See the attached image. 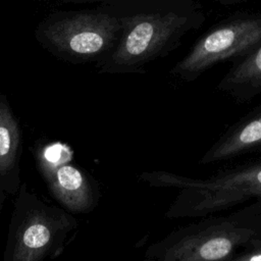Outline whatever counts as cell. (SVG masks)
I'll return each instance as SVG.
<instances>
[{
  "instance_id": "8",
  "label": "cell",
  "mask_w": 261,
  "mask_h": 261,
  "mask_svg": "<svg viewBox=\"0 0 261 261\" xmlns=\"http://www.w3.org/2000/svg\"><path fill=\"white\" fill-rule=\"evenodd\" d=\"M22 130L5 95L0 94V210L21 186Z\"/></svg>"
},
{
  "instance_id": "12",
  "label": "cell",
  "mask_w": 261,
  "mask_h": 261,
  "mask_svg": "<svg viewBox=\"0 0 261 261\" xmlns=\"http://www.w3.org/2000/svg\"><path fill=\"white\" fill-rule=\"evenodd\" d=\"M210 1L218 2L221 4H236V3H241V2L248 1V0H210Z\"/></svg>"
},
{
  "instance_id": "6",
  "label": "cell",
  "mask_w": 261,
  "mask_h": 261,
  "mask_svg": "<svg viewBox=\"0 0 261 261\" xmlns=\"http://www.w3.org/2000/svg\"><path fill=\"white\" fill-rule=\"evenodd\" d=\"M36 168L50 195L70 213H88L100 200L96 180L72 162L70 148L60 142L38 143L33 149Z\"/></svg>"
},
{
  "instance_id": "10",
  "label": "cell",
  "mask_w": 261,
  "mask_h": 261,
  "mask_svg": "<svg viewBox=\"0 0 261 261\" xmlns=\"http://www.w3.org/2000/svg\"><path fill=\"white\" fill-rule=\"evenodd\" d=\"M238 103H247L261 95V45L238 59L217 85Z\"/></svg>"
},
{
  "instance_id": "3",
  "label": "cell",
  "mask_w": 261,
  "mask_h": 261,
  "mask_svg": "<svg viewBox=\"0 0 261 261\" xmlns=\"http://www.w3.org/2000/svg\"><path fill=\"white\" fill-rule=\"evenodd\" d=\"M79 227L77 219L22 182L8 222L3 261H45L58 257Z\"/></svg>"
},
{
  "instance_id": "11",
  "label": "cell",
  "mask_w": 261,
  "mask_h": 261,
  "mask_svg": "<svg viewBox=\"0 0 261 261\" xmlns=\"http://www.w3.org/2000/svg\"><path fill=\"white\" fill-rule=\"evenodd\" d=\"M226 261H261V237L241 249Z\"/></svg>"
},
{
  "instance_id": "5",
  "label": "cell",
  "mask_w": 261,
  "mask_h": 261,
  "mask_svg": "<svg viewBox=\"0 0 261 261\" xmlns=\"http://www.w3.org/2000/svg\"><path fill=\"white\" fill-rule=\"evenodd\" d=\"M261 45V14H245L213 27L171 69L192 82L219 62L241 58Z\"/></svg>"
},
{
  "instance_id": "4",
  "label": "cell",
  "mask_w": 261,
  "mask_h": 261,
  "mask_svg": "<svg viewBox=\"0 0 261 261\" xmlns=\"http://www.w3.org/2000/svg\"><path fill=\"white\" fill-rule=\"evenodd\" d=\"M205 20L196 0H182L175 8L130 18L128 30L111 58L112 65L135 66L172 50L181 38Z\"/></svg>"
},
{
  "instance_id": "9",
  "label": "cell",
  "mask_w": 261,
  "mask_h": 261,
  "mask_svg": "<svg viewBox=\"0 0 261 261\" xmlns=\"http://www.w3.org/2000/svg\"><path fill=\"white\" fill-rule=\"evenodd\" d=\"M260 151L261 104L230 124L201 156L198 163H220Z\"/></svg>"
},
{
  "instance_id": "7",
  "label": "cell",
  "mask_w": 261,
  "mask_h": 261,
  "mask_svg": "<svg viewBox=\"0 0 261 261\" xmlns=\"http://www.w3.org/2000/svg\"><path fill=\"white\" fill-rule=\"evenodd\" d=\"M118 29L116 18L107 14L79 13L48 24L44 36L60 52L92 56L111 44Z\"/></svg>"
},
{
  "instance_id": "13",
  "label": "cell",
  "mask_w": 261,
  "mask_h": 261,
  "mask_svg": "<svg viewBox=\"0 0 261 261\" xmlns=\"http://www.w3.org/2000/svg\"><path fill=\"white\" fill-rule=\"evenodd\" d=\"M256 201L261 205V194H260L259 196H257V197H256Z\"/></svg>"
},
{
  "instance_id": "1",
  "label": "cell",
  "mask_w": 261,
  "mask_h": 261,
  "mask_svg": "<svg viewBox=\"0 0 261 261\" xmlns=\"http://www.w3.org/2000/svg\"><path fill=\"white\" fill-rule=\"evenodd\" d=\"M261 237V205L255 201L227 215L201 217L150 245L142 261H226Z\"/></svg>"
},
{
  "instance_id": "2",
  "label": "cell",
  "mask_w": 261,
  "mask_h": 261,
  "mask_svg": "<svg viewBox=\"0 0 261 261\" xmlns=\"http://www.w3.org/2000/svg\"><path fill=\"white\" fill-rule=\"evenodd\" d=\"M140 178L152 187L178 190L165 213L167 218H201L239 206L261 194V157L219 169L205 178L161 170L144 172Z\"/></svg>"
}]
</instances>
